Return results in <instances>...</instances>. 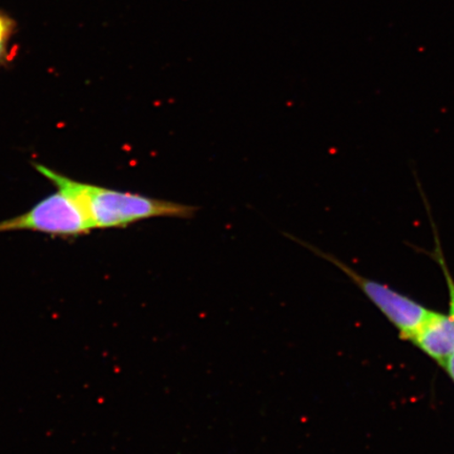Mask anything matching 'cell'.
Returning <instances> with one entry per match:
<instances>
[{"label":"cell","mask_w":454,"mask_h":454,"mask_svg":"<svg viewBox=\"0 0 454 454\" xmlns=\"http://www.w3.org/2000/svg\"><path fill=\"white\" fill-rule=\"evenodd\" d=\"M34 168L55 186H64L82 201L94 230L127 229L140 221L153 218L191 219L199 211L196 207L106 189L67 177L43 164Z\"/></svg>","instance_id":"cell-1"},{"label":"cell","mask_w":454,"mask_h":454,"mask_svg":"<svg viewBox=\"0 0 454 454\" xmlns=\"http://www.w3.org/2000/svg\"><path fill=\"white\" fill-rule=\"evenodd\" d=\"M57 191L17 217L0 221V232L28 231L59 238H76L94 231L83 204L70 190Z\"/></svg>","instance_id":"cell-2"},{"label":"cell","mask_w":454,"mask_h":454,"mask_svg":"<svg viewBox=\"0 0 454 454\" xmlns=\"http://www.w3.org/2000/svg\"><path fill=\"white\" fill-rule=\"evenodd\" d=\"M308 247L348 275L367 299L382 312L386 319L397 329L403 339L411 340L429 315L430 309L406 294L396 292L381 282L368 279L332 254L323 253L311 246Z\"/></svg>","instance_id":"cell-3"},{"label":"cell","mask_w":454,"mask_h":454,"mask_svg":"<svg viewBox=\"0 0 454 454\" xmlns=\"http://www.w3.org/2000/svg\"><path fill=\"white\" fill-rule=\"evenodd\" d=\"M413 345L442 366L454 354V319L448 314L430 310L411 340Z\"/></svg>","instance_id":"cell-4"},{"label":"cell","mask_w":454,"mask_h":454,"mask_svg":"<svg viewBox=\"0 0 454 454\" xmlns=\"http://www.w3.org/2000/svg\"><path fill=\"white\" fill-rule=\"evenodd\" d=\"M429 215L431 226H433V231L434 234V251H431L430 253H428L430 257L433 258L435 261V262L441 266L442 275H444L447 283L448 294H450V304H448L447 314L452 317L454 319V279L450 270V268H448L445 255L444 254H442L438 229H436V225L434 223L433 215H431L430 213Z\"/></svg>","instance_id":"cell-5"},{"label":"cell","mask_w":454,"mask_h":454,"mask_svg":"<svg viewBox=\"0 0 454 454\" xmlns=\"http://www.w3.org/2000/svg\"><path fill=\"white\" fill-rule=\"evenodd\" d=\"M16 33V22L8 14L0 11V67H7L12 59L11 43Z\"/></svg>","instance_id":"cell-6"},{"label":"cell","mask_w":454,"mask_h":454,"mask_svg":"<svg viewBox=\"0 0 454 454\" xmlns=\"http://www.w3.org/2000/svg\"><path fill=\"white\" fill-rule=\"evenodd\" d=\"M442 367L445 369L448 377L450 378L451 381L454 384V354L448 357V359L446 360L444 364H442Z\"/></svg>","instance_id":"cell-7"}]
</instances>
